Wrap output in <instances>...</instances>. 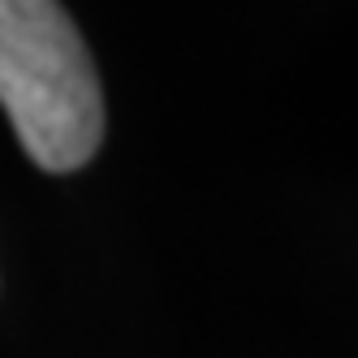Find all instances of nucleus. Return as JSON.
<instances>
[{"label":"nucleus","mask_w":358,"mask_h":358,"mask_svg":"<svg viewBox=\"0 0 358 358\" xmlns=\"http://www.w3.org/2000/svg\"><path fill=\"white\" fill-rule=\"evenodd\" d=\"M0 108L48 173L83 169L104 143V91L61 0H0Z\"/></svg>","instance_id":"nucleus-1"}]
</instances>
